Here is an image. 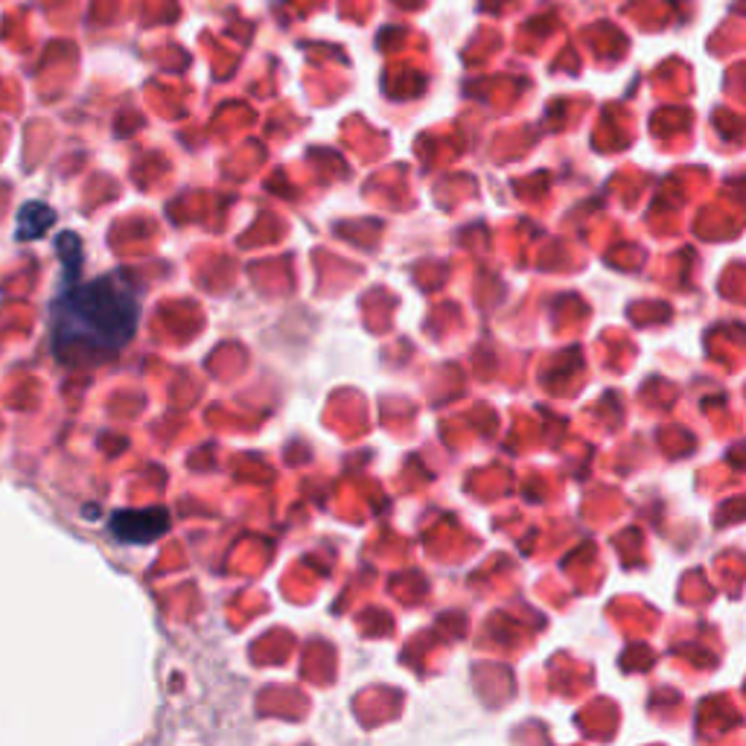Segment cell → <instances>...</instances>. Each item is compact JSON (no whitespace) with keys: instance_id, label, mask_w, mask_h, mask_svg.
<instances>
[{"instance_id":"1","label":"cell","mask_w":746,"mask_h":746,"mask_svg":"<svg viewBox=\"0 0 746 746\" xmlns=\"http://www.w3.org/2000/svg\"><path fill=\"white\" fill-rule=\"evenodd\" d=\"M138 318V290L120 271L67 283L50 307V345L67 368L97 364L129 345Z\"/></svg>"},{"instance_id":"2","label":"cell","mask_w":746,"mask_h":746,"mask_svg":"<svg viewBox=\"0 0 746 746\" xmlns=\"http://www.w3.org/2000/svg\"><path fill=\"white\" fill-rule=\"evenodd\" d=\"M167 516L164 511H140V513H114L112 531L114 537L129 542H152L158 533L167 531Z\"/></svg>"},{"instance_id":"3","label":"cell","mask_w":746,"mask_h":746,"mask_svg":"<svg viewBox=\"0 0 746 746\" xmlns=\"http://www.w3.org/2000/svg\"><path fill=\"white\" fill-rule=\"evenodd\" d=\"M56 222V216H53V210L47 205H41V202H29V205L21 207L18 214V240H36V236H41V233L50 228V224Z\"/></svg>"}]
</instances>
